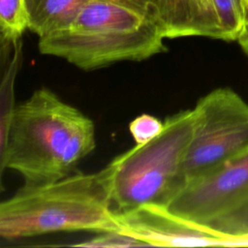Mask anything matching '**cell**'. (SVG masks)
<instances>
[{
	"label": "cell",
	"instance_id": "1",
	"mask_svg": "<svg viewBox=\"0 0 248 248\" xmlns=\"http://www.w3.org/2000/svg\"><path fill=\"white\" fill-rule=\"evenodd\" d=\"M96 145L93 121L48 88L16 106L0 141V170L18 172L25 184H42L72 172Z\"/></svg>",
	"mask_w": 248,
	"mask_h": 248
},
{
	"label": "cell",
	"instance_id": "2",
	"mask_svg": "<svg viewBox=\"0 0 248 248\" xmlns=\"http://www.w3.org/2000/svg\"><path fill=\"white\" fill-rule=\"evenodd\" d=\"M148 0H90L67 25L39 38L41 53L92 71L166 51Z\"/></svg>",
	"mask_w": 248,
	"mask_h": 248
},
{
	"label": "cell",
	"instance_id": "3",
	"mask_svg": "<svg viewBox=\"0 0 248 248\" xmlns=\"http://www.w3.org/2000/svg\"><path fill=\"white\" fill-rule=\"evenodd\" d=\"M119 232L108 164L96 172L25 184L0 204V235L16 239L58 232Z\"/></svg>",
	"mask_w": 248,
	"mask_h": 248
},
{
	"label": "cell",
	"instance_id": "4",
	"mask_svg": "<svg viewBox=\"0 0 248 248\" xmlns=\"http://www.w3.org/2000/svg\"><path fill=\"white\" fill-rule=\"evenodd\" d=\"M195 129V113L185 109L166 118L159 135L115 157L111 200L117 213L143 204L167 206L187 182L185 162Z\"/></svg>",
	"mask_w": 248,
	"mask_h": 248
},
{
	"label": "cell",
	"instance_id": "5",
	"mask_svg": "<svg viewBox=\"0 0 248 248\" xmlns=\"http://www.w3.org/2000/svg\"><path fill=\"white\" fill-rule=\"evenodd\" d=\"M195 129L185 162L187 181L248 152V104L232 89L217 88L193 108Z\"/></svg>",
	"mask_w": 248,
	"mask_h": 248
},
{
	"label": "cell",
	"instance_id": "6",
	"mask_svg": "<svg viewBox=\"0 0 248 248\" xmlns=\"http://www.w3.org/2000/svg\"><path fill=\"white\" fill-rule=\"evenodd\" d=\"M248 203V152L189 179L169 202L173 213L202 226Z\"/></svg>",
	"mask_w": 248,
	"mask_h": 248
},
{
	"label": "cell",
	"instance_id": "7",
	"mask_svg": "<svg viewBox=\"0 0 248 248\" xmlns=\"http://www.w3.org/2000/svg\"><path fill=\"white\" fill-rule=\"evenodd\" d=\"M150 7L166 39L237 41L245 24L241 0H150Z\"/></svg>",
	"mask_w": 248,
	"mask_h": 248
},
{
	"label": "cell",
	"instance_id": "8",
	"mask_svg": "<svg viewBox=\"0 0 248 248\" xmlns=\"http://www.w3.org/2000/svg\"><path fill=\"white\" fill-rule=\"evenodd\" d=\"M115 214L119 232L142 241L146 246H236L234 240L189 221L165 205L143 204Z\"/></svg>",
	"mask_w": 248,
	"mask_h": 248
},
{
	"label": "cell",
	"instance_id": "9",
	"mask_svg": "<svg viewBox=\"0 0 248 248\" xmlns=\"http://www.w3.org/2000/svg\"><path fill=\"white\" fill-rule=\"evenodd\" d=\"M90 0H25L28 29L39 38L70 23Z\"/></svg>",
	"mask_w": 248,
	"mask_h": 248
},
{
	"label": "cell",
	"instance_id": "10",
	"mask_svg": "<svg viewBox=\"0 0 248 248\" xmlns=\"http://www.w3.org/2000/svg\"><path fill=\"white\" fill-rule=\"evenodd\" d=\"M21 40L16 42L13 46V54L9 65L4 72L1 81V114H0V141L5 139L13 113L15 111L14 90L16 76L21 60Z\"/></svg>",
	"mask_w": 248,
	"mask_h": 248
},
{
	"label": "cell",
	"instance_id": "11",
	"mask_svg": "<svg viewBox=\"0 0 248 248\" xmlns=\"http://www.w3.org/2000/svg\"><path fill=\"white\" fill-rule=\"evenodd\" d=\"M28 29V16L25 0H0L1 44H12Z\"/></svg>",
	"mask_w": 248,
	"mask_h": 248
},
{
	"label": "cell",
	"instance_id": "12",
	"mask_svg": "<svg viewBox=\"0 0 248 248\" xmlns=\"http://www.w3.org/2000/svg\"><path fill=\"white\" fill-rule=\"evenodd\" d=\"M204 227L219 235L234 240L237 246L240 239L244 240L248 246V203Z\"/></svg>",
	"mask_w": 248,
	"mask_h": 248
},
{
	"label": "cell",
	"instance_id": "13",
	"mask_svg": "<svg viewBox=\"0 0 248 248\" xmlns=\"http://www.w3.org/2000/svg\"><path fill=\"white\" fill-rule=\"evenodd\" d=\"M71 246L88 247V248H126L146 246L142 241L132 237L120 232H103L100 234L80 243L72 244Z\"/></svg>",
	"mask_w": 248,
	"mask_h": 248
},
{
	"label": "cell",
	"instance_id": "14",
	"mask_svg": "<svg viewBox=\"0 0 248 248\" xmlns=\"http://www.w3.org/2000/svg\"><path fill=\"white\" fill-rule=\"evenodd\" d=\"M164 128L162 122L156 116L143 113L137 116L129 124V131L136 141V144H142L161 133Z\"/></svg>",
	"mask_w": 248,
	"mask_h": 248
},
{
	"label": "cell",
	"instance_id": "15",
	"mask_svg": "<svg viewBox=\"0 0 248 248\" xmlns=\"http://www.w3.org/2000/svg\"><path fill=\"white\" fill-rule=\"evenodd\" d=\"M238 44L240 45L242 50L246 53V55L248 56V20L245 22L244 27L237 39Z\"/></svg>",
	"mask_w": 248,
	"mask_h": 248
},
{
	"label": "cell",
	"instance_id": "16",
	"mask_svg": "<svg viewBox=\"0 0 248 248\" xmlns=\"http://www.w3.org/2000/svg\"><path fill=\"white\" fill-rule=\"evenodd\" d=\"M242 7L245 14V22L248 20V0H241Z\"/></svg>",
	"mask_w": 248,
	"mask_h": 248
},
{
	"label": "cell",
	"instance_id": "17",
	"mask_svg": "<svg viewBox=\"0 0 248 248\" xmlns=\"http://www.w3.org/2000/svg\"><path fill=\"white\" fill-rule=\"evenodd\" d=\"M148 1H149V3H150V0H148Z\"/></svg>",
	"mask_w": 248,
	"mask_h": 248
}]
</instances>
